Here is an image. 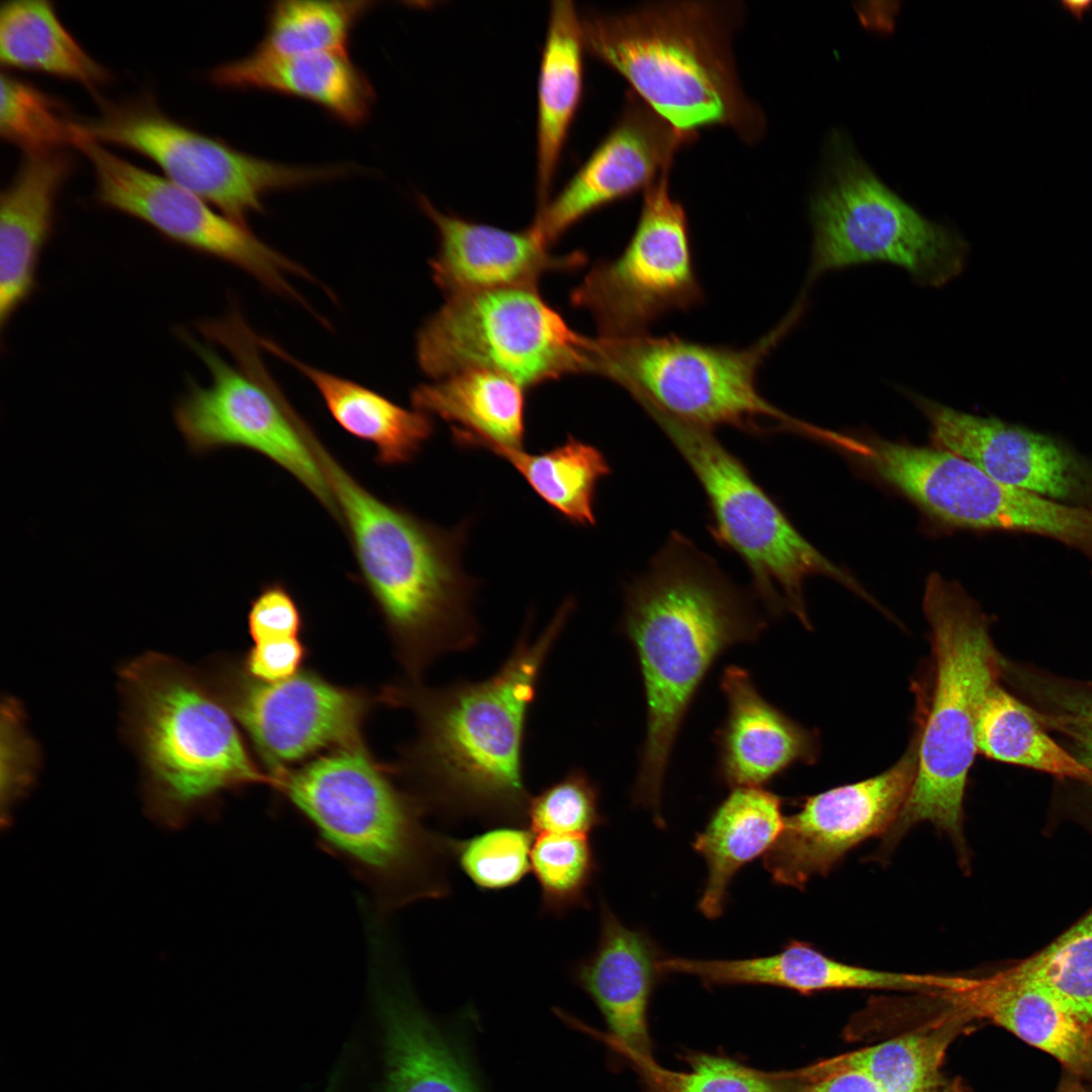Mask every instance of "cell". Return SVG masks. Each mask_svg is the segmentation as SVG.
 Instances as JSON below:
<instances>
[{"label":"cell","mask_w":1092,"mask_h":1092,"mask_svg":"<svg viewBox=\"0 0 1092 1092\" xmlns=\"http://www.w3.org/2000/svg\"><path fill=\"white\" fill-rule=\"evenodd\" d=\"M217 86L260 89L309 100L338 120L359 126L370 116L374 89L347 53L274 56L254 51L210 72Z\"/></svg>","instance_id":"484cf974"},{"label":"cell","mask_w":1092,"mask_h":1092,"mask_svg":"<svg viewBox=\"0 0 1092 1092\" xmlns=\"http://www.w3.org/2000/svg\"><path fill=\"white\" fill-rule=\"evenodd\" d=\"M277 777L323 841L388 907L450 894L449 836L427 827L423 802L398 791L360 745Z\"/></svg>","instance_id":"5b68a950"},{"label":"cell","mask_w":1092,"mask_h":1092,"mask_svg":"<svg viewBox=\"0 0 1092 1092\" xmlns=\"http://www.w3.org/2000/svg\"><path fill=\"white\" fill-rule=\"evenodd\" d=\"M525 388L486 370L468 369L415 387L414 408L451 424L454 442L467 448H523Z\"/></svg>","instance_id":"f1b7e54d"},{"label":"cell","mask_w":1092,"mask_h":1092,"mask_svg":"<svg viewBox=\"0 0 1092 1092\" xmlns=\"http://www.w3.org/2000/svg\"><path fill=\"white\" fill-rule=\"evenodd\" d=\"M909 396L926 417L940 449L969 460L1006 485L1092 509V460L1044 434L960 412L914 393Z\"/></svg>","instance_id":"ac0fdd59"},{"label":"cell","mask_w":1092,"mask_h":1092,"mask_svg":"<svg viewBox=\"0 0 1092 1092\" xmlns=\"http://www.w3.org/2000/svg\"><path fill=\"white\" fill-rule=\"evenodd\" d=\"M721 688L728 713L715 739L719 777L726 785L760 787L793 763L814 759L810 732L765 701L746 670L727 667Z\"/></svg>","instance_id":"d4e9b609"},{"label":"cell","mask_w":1092,"mask_h":1092,"mask_svg":"<svg viewBox=\"0 0 1092 1092\" xmlns=\"http://www.w3.org/2000/svg\"><path fill=\"white\" fill-rule=\"evenodd\" d=\"M649 417L700 482L709 505L712 537L742 559L756 597L769 611L779 614L789 610L808 625L803 585L812 575L835 579L873 602L850 573L800 534L713 430L662 414Z\"/></svg>","instance_id":"30bf717a"},{"label":"cell","mask_w":1092,"mask_h":1092,"mask_svg":"<svg viewBox=\"0 0 1092 1092\" xmlns=\"http://www.w3.org/2000/svg\"><path fill=\"white\" fill-rule=\"evenodd\" d=\"M596 948L573 967L575 982L604 1015L617 1052L652 1056L648 1005L662 959L654 940L642 930L627 927L602 900Z\"/></svg>","instance_id":"7402d4cb"},{"label":"cell","mask_w":1092,"mask_h":1092,"mask_svg":"<svg viewBox=\"0 0 1092 1092\" xmlns=\"http://www.w3.org/2000/svg\"><path fill=\"white\" fill-rule=\"evenodd\" d=\"M668 176L644 191L636 229L623 252L597 262L571 291L572 304L592 315L599 336L644 335L663 315L687 311L704 299L687 215L669 194Z\"/></svg>","instance_id":"9a60e30c"},{"label":"cell","mask_w":1092,"mask_h":1092,"mask_svg":"<svg viewBox=\"0 0 1092 1092\" xmlns=\"http://www.w3.org/2000/svg\"><path fill=\"white\" fill-rule=\"evenodd\" d=\"M830 444L863 462L945 524L1031 533L1078 551L1092 543V511L1001 483L949 451L837 433Z\"/></svg>","instance_id":"4fadbf2b"},{"label":"cell","mask_w":1092,"mask_h":1092,"mask_svg":"<svg viewBox=\"0 0 1092 1092\" xmlns=\"http://www.w3.org/2000/svg\"><path fill=\"white\" fill-rule=\"evenodd\" d=\"M534 834L521 824L493 825L465 839L448 838L451 860L479 890L496 892L519 884L531 870Z\"/></svg>","instance_id":"b9f144b4"},{"label":"cell","mask_w":1092,"mask_h":1092,"mask_svg":"<svg viewBox=\"0 0 1092 1092\" xmlns=\"http://www.w3.org/2000/svg\"><path fill=\"white\" fill-rule=\"evenodd\" d=\"M79 133L119 146L153 161L171 182L245 223L263 210L266 194L298 188L347 173L342 166H298L241 152L167 116L150 96L104 103Z\"/></svg>","instance_id":"5bb4252c"},{"label":"cell","mask_w":1092,"mask_h":1092,"mask_svg":"<svg viewBox=\"0 0 1092 1092\" xmlns=\"http://www.w3.org/2000/svg\"><path fill=\"white\" fill-rule=\"evenodd\" d=\"M304 654L297 638L255 642L246 657L245 667L257 680L280 681L296 674Z\"/></svg>","instance_id":"bcb514c9"},{"label":"cell","mask_w":1092,"mask_h":1092,"mask_svg":"<svg viewBox=\"0 0 1092 1092\" xmlns=\"http://www.w3.org/2000/svg\"><path fill=\"white\" fill-rule=\"evenodd\" d=\"M1061 4L1063 8L1069 11L1073 16L1081 19L1084 14L1091 8L1092 1H1063Z\"/></svg>","instance_id":"c3c4849f"},{"label":"cell","mask_w":1092,"mask_h":1092,"mask_svg":"<svg viewBox=\"0 0 1092 1092\" xmlns=\"http://www.w3.org/2000/svg\"><path fill=\"white\" fill-rule=\"evenodd\" d=\"M531 869L540 892V913L559 918L587 908V892L598 872L588 835H535Z\"/></svg>","instance_id":"ab89813d"},{"label":"cell","mask_w":1092,"mask_h":1092,"mask_svg":"<svg viewBox=\"0 0 1092 1092\" xmlns=\"http://www.w3.org/2000/svg\"><path fill=\"white\" fill-rule=\"evenodd\" d=\"M573 607L572 600L564 601L534 638L527 622L490 676L408 687L399 695L418 722L410 766L427 809L495 825L526 823L532 797L523 766L527 722L543 668Z\"/></svg>","instance_id":"6da1fadb"},{"label":"cell","mask_w":1092,"mask_h":1092,"mask_svg":"<svg viewBox=\"0 0 1092 1092\" xmlns=\"http://www.w3.org/2000/svg\"><path fill=\"white\" fill-rule=\"evenodd\" d=\"M808 278L867 263H889L923 286L938 287L963 270L968 247L901 199L856 158L841 157L811 207Z\"/></svg>","instance_id":"7c38bea8"},{"label":"cell","mask_w":1092,"mask_h":1092,"mask_svg":"<svg viewBox=\"0 0 1092 1092\" xmlns=\"http://www.w3.org/2000/svg\"><path fill=\"white\" fill-rule=\"evenodd\" d=\"M923 611L931 630L933 680L918 739V765L911 791L883 835L889 854L913 826L929 822L952 841L967 867L964 797L978 751L976 729L982 705L997 684L1003 659L979 606L956 581L931 573Z\"/></svg>","instance_id":"8992f818"},{"label":"cell","mask_w":1092,"mask_h":1092,"mask_svg":"<svg viewBox=\"0 0 1092 1092\" xmlns=\"http://www.w3.org/2000/svg\"><path fill=\"white\" fill-rule=\"evenodd\" d=\"M301 625L300 609L280 581L265 584L251 603L248 627L255 642L297 638Z\"/></svg>","instance_id":"f6af8a7d"},{"label":"cell","mask_w":1092,"mask_h":1092,"mask_svg":"<svg viewBox=\"0 0 1092 1092\" xmlns=\"http://www.w3.org/2000/svg\"><path fill=\"white\" fill-rule=\"evenodd\" d=\"M309 449L346 530L358 567L400 644L402 658L421 671L442 655L477 645L476 582L461 565L467 524L443 529L362 485L316 435Z\"/></svg>","instance_id":"3957f363"},{"label":"cell","mask_w":1092,"mask_h":1092,"mask_svg":"<svg viewBox=\"0 0 1092 1092\" xmlns=\"http://www.w3.org/2000/svg\"><path fill=\"white\" fill-rule=\"evenodd\" d=\"M1003 971L1092 1026V908L1040 951Z\"/></svg>","instance_id":"74e56055"},{"label":"cell","mask_w":1092,"mask_h":1092,"mask_svg":"<svg viewBox=\"0 0 1092 1092\" xmlns=\"http://www.w3.org/2000/svg\"><path fill=\"white\" fill-rule=\"evenodd\" d=\"M918 740L886 771L806 798L785 819L763 866L778 885L803 889L827 875L853 847L884 835L896 820L913 786Z\"/></svg>","instance_id":"e0dca14e"},{"label":"cell","mask_w":1092,"mask_h":1092,"mask_svg":"<svg viewBox=\"0 0 1092 1092\" xmlns=\"http://www.w3.org/2000/svg\"><path fill=\"white\" fill-rule=\"evenodd\" d=\"M37 746L28 734L20 705L5 698L1 705V802L2 812L31 786L37 767Z\"/></svg>","instance_id":"ee69618b"},{"label":"cell","mask_w":1092,"mask_h":1092,"mask_svg":"<svg viewBox=\"0 0 1092 1092\" xmlns=\"http://www.w3.org/2000/svg\"><path fill=\"white\" fill-rule=\"evenodd\" d=\"M971 1020H987L1052 1055L1067 1069L1092 1078V1026L1066 1012L1037 989L1000 971L971 978L948 994Z\"/></svg>","instance_id":"4316f807"},{"label":"cell","mask_w":1092,"mask_h":1092,"mask_svg":"<svg viewBox=\"0 0 1092 1092\" xmlns=\"http://www.w3.org/2000/svg\"><path fill=\"white\" fill-rule=\"evenodd\" d=\"M797 1092H882L866 1075L852 1071H839L807 1082Z\"/></svg>","instance_id":"7dc6e473"},{"label":"cell","mask_w":1092,"mask_h":1092,"mask_svg":"<svg viewBox=\"0 0 1092 1092\" xmlns=\"http://www.w3.org/2000/svg\"><path fill=\"white\" fill-rule=\"evenodd\" d=\"M588 343L537 286L512 287L447 297L419 330L416 355L422 371L435 379L479 369L526 389L586 373Z\"/></svg>","instance_id":"8fae6325"},{"label":"cell","mask_w":1092,"mask_h":1092,"mask_svg":"<svg viewBox=\"0 0 1092 1092\" xmlns=\"http://www.w3.org/2000/svg\"><path fill=\"white\" fill-rule=\"evenodd\" d=\"M230 688L231 711L273 763L295 761L332 745H359L364 699L313 673Z\"/></svg>","instance_id":"ffe728a7"},{"label":"cell","mask_w":1092,"mask_h":1092,"mask_svg":"<svg viewBox=\"0 0 1092 1092\" xmlns=\"http://www.w3.org/2000/svg\"><path fill=\"white\" fill-rule=\"evenodd\" d=\"M484 449L507 460L565 519L579 526L596 524L597 487L611 472L599 449L571 436L551 450L536 454L496 445Z\"/></svg>","instance_id":"d590c367"},{"label":"cell","mask_w":1092,"mask_h":1092,"mask_svg":"<svg viewBox=\"0 0 1092 1092\" xmlns=\"http://www.w3.org/2000/svg\"><path fill=\"white\" fill-rule=\"evenodd\" d=\"M621 1054L637 1070L644 1092H797L809 1082L802 1069L764 1072L708 1054L690 1058L689 1071L663 1068L652 1056Z\"/></svg>","instance_id":"f35d334b"},{"label":"cell","mask_w":1092,"mask_h":1092,"mask_svg":"<svg viewBox=\"0 0 1092 1092\" xmlns=\"http://www.w3.org/2000/svg\"><path fill=\"white\" fill-rule=\"evenodd\" d=\"M606 823L600 810V790L579 768L531 797L526 824L535 835H588Z\"/></svg>","instance_id":"7bdbcfd3"},{"label":"cell","mask_w":1092,"mask_h":1092,"mask_svg":"<svg viewBox=\"0 0 1092 1092\" xmlns=\"http://www.w3.org/2000/svg\"><path fill=\"white\" fill-rule=\"evenodd\" d=\"M418 201L438 233V251L430 260V269L446 297L537 286L544 274L575 269L586 261L579 252L552 254L533 224L508 231L442 212L423 195Z\"/></svg>","instance_id":"44dd1931"},{"label":"cell","mask_w":1092,"mask_h":1092,"mask_svg":"<svg viewBox=\"0 0 1092 1092\" xmlns=\"http://www.w3.org/2000/svg\"><path fill=\"white\" fill-rule=\"evenodd\" d=\"M262 350L288 363L316 388L335 422L349 435L375 447V461L394 466L413 461L434 432L431 416L405 408L355 381L297 359L269 338L257 336Z\"/></svg>","instance_id":"f546056e"},{"label":"cell","mask_w":1092,"mask_h":1092,"mask_svg":"<svg viewBox=\"0 0 1092 1092\" xmlns=\"http://www.w3.org/2000/svg\"><path fill=\"white\" fill-rule=\"evenodd\" d=\"M124 724L148 810L176 825L225 789L274 782L251 760L226 708L184 664L148 653L119 673Z\"/></svg>","instance_id":"52a82bcc"},{"label":"cell","mask_w":1092,"mask_h":1092,"mask_svg":"<svg viewBox=\"0 0 1092 1092\" xmlns=\"http://www.w3.org/2000/svg\"><path fill=\"white\" fill-rule=\"evenodd\" d=\"M375 1005L383 1048L382 1092H477L460 1059L402 985L379 982Z\"/></svg>","instance_id":"83f0119b"},{"label":"cell","mask_w":1092,"mask_h":1092,"mask_svg":"<svg viewBox=\"0 0 1092 1092\" xmlns=\"http://www.w3.org/2000/svg\"><path fill=\"white\" fill-rule=\"evenodd\" d=\"M950 1005L949 1013L923 1028L808 1067L811 1079L852 1070L882 1092H941L946 1051L972 1022Z\"/></svg>","instance_id":"d6a6232c"},{"label":"cell","mask_w":1092,"mask_h":1092,"mask_svg":"<svg viewBox=\"0 0 1092 1092\" xmlns=\"http://www.w3.org/2000/svg\"><path fill=\"white\" fill-rule=\"evenodd\" d=\"M736 9L720 3H650L581 17L585 51L678 130L721 125L753 142L760 112L740 85L731 48Z\"/></svg>","instance_id":"277c9868"},{"label":"cell","mask_w":1092,"mask_h":1092,"mask_svg":"<svg viewBox=\"0 0 1092 1092\" xmlns=\"http://www.w3.org/2000/svg\"><path fill=\"white\" fill-rule=\"evenodd\" d=\"M696 133L676 129L634 93L619 119L573 177L538 207L533 225L551 246L574 223L670 171L676 153Z\"/></svg>","instance_id":"d6986e66"},{"label":"cell","mask_w":1092,"mask_h":1092,"mask_svg":"<svg viewBox=\"0 0 1092 1092\" xmlns=\"http://www.w3.org/2000/svg\"><path fill=\"white\" fill-rule=\"evenodd\" d=\"M73 146L92 165L98 204L144 221L169 241L230 263L269 291L304 304L288 275L309 278L306 270L261 241L244 222L90 138L78 134Z\"/></svg>","instance_id":"2e32d148"},{"label":"cell","mask_w":1092,"mask_h":1092,"mask_svg":"<svg viewBox=\"0 0 1092 1092\" xmlns=\"http://www.w3.org/2000/svg\"><path fill=\"white\" fill-rule=\"evenodd\" d=\"M376 4L356 0L274 2L255 51L274 56L347 53L356 24Z\"/></svg>","instance_id":"8d00e7d4"},{"label":"cell","mask_w":1092,"mask_h":1092,"mask_svg":"<svg viewBox=\"0 0 1092 1092\" xmlns=\"http://www.w3.org/2000/svg\"><path fill=\"white\" fill-rule=\"evenodd\" d=\"M795 310L750 347L701 344L673 335L590 338L587 373L624 388L646 414L658 413L713 430L731 426L765 434L771 421L792 429L795 420L758 391L757 372L795 323Z\"/></svg>","instance_id":"ba28073f"},{"label":"cell","mask_w":1092,"mask_h":1092,"mask_svg":"<svg viewBox=\"0 0 1092 1092\" xmlns=\"http://www.w3.org/2000/svg\"><path fill=\"white\" fill-rule=\"evenodd\" d=\"M66 149L24 155L0 197V324L31 296L39 259L55 225L60 192L74 170Z\"/></svg>","instance_id":"cb8c5ba5"},{"label":"cell","mask_w":1092,"mask_h":1092,"mask_svg":"<svg viewBox=\"0 0 1092 1092\" xmlns=\"http://www.w3.org/2000/svg\"><path fill=\"white\" fill-rule=\"evenodd\" d=\"M782 800L760 787H738L712 813L693 841L708 866L698 907L709 919L723 913L729 885L741 868L765 854L781 833Z\"/></svg>","instance_id":"1f68e13d"},{"label":"cell","mask_w":1092,"mask_h":1092,"mask_svg":"<svg viewBox=\"0 0 1092 1092\" xmlns=\"http://www.w3.org/2000/svg\"><path fill=\"white\" fill-rule=\"evenodd\" d=\"M764 627L744 592L678 532L627 588L622 628L638 657L647 705L632 799L652 811L658 826L670 752L701 682L724 650L757 639Z\"/></svg>","instance_id":"7a4b0ae2"},{"label":"cell","mask_w":1092,"mask_h":1092,"mask_svg":"<svg viewBox=\"0 0 1092 1092\" xmlns=\"http://www.w3.org/2000/svg\"><path fill=\"white\" fill-rule=\"evenodd\" d=\"M581 17L571 1L551 3L537 94L536 188L538 207L549 194L583 92Z\"/></svg>","instance_id":"4dcf8cb0"},{"label":"cell","mask_w":1092,"mask_h":1092,"mask_svg":"<svg viewBox=\"0 0 1092 1092\" xmlns=\"http://www.w3.org/2000/svg\"><path fill=\"white\" fill-rule=\"evenodd\" d=\"M976 742L989 758L1092 786V769L1049 736L1035 712L998 684L982 705Z\"/></svg>","instance_id":"e575fe53"},{"label":"cell","mask_w":1092,"mask_h":1092,"mask_svg":"<svg viewBox=\"0 0 1092 1092\" xmlns=\"http://www.w3.org/2000/svg\"><path fill=\"white\" fill-rule=\"evenodd\" d=\"M664 974L678 973L700 979L707 987L768 985L803 994L827 990H886L918 994L950 989L954 977L897 973L868 969L836 961L811 944L791 940L780 952L742 960H694L663 957Z\"/></svg>","instance_id":"603a6c76"},{"label":"cell","mask_w":1092,"mask_h":1092,"mask_svg":"<svg viewBox=\"0 0 1092 1092\" xmlns=\"http://www.w3.org/2000/svg\"><path fill=\"white\" fill-rule=\"evenodd\" d=\"M2 66L30 70L73 81L96 91L110 81L61 21L47 0H13L0 10Z\"/></svg>","instance_id":"836d02e7"},{"label":"cell","mask_w":1092,"mask_h":1092,"mask_svg":"<svg viewBox=\"0 0 1092 1092\" xmlns=\"http://www.w3.org/2000/svg\"><path fill=\"white\" fill-rule=\"evenodd\" d=\"M196 328L224 348L236 364L179 330L180 339L204 363L211 379L207 386L190 379L174 407L175 423L190 450L207 453L234 447L256 452L294 477L336 520L331 492L302 434L305 420L266 367L258 334L234 307L220 317L201 320Z\"/></svg>","instance_id":"9c48e42d"},{"label":"cell","mask_w":1092,"mask_h":1092,"mask_svg":"<svg viewBox=\"0 0 1092 1092\" xmlns=\"http://www.w3.org/2000/svg\"><path fill=\"white\" fill-rule=\"evenodd\" d=\"M77 121L55 97L10 73H1L0 134L24 155L73 146Z\"/></svg>","instance_id":"60d3db41"}]
</instances>
